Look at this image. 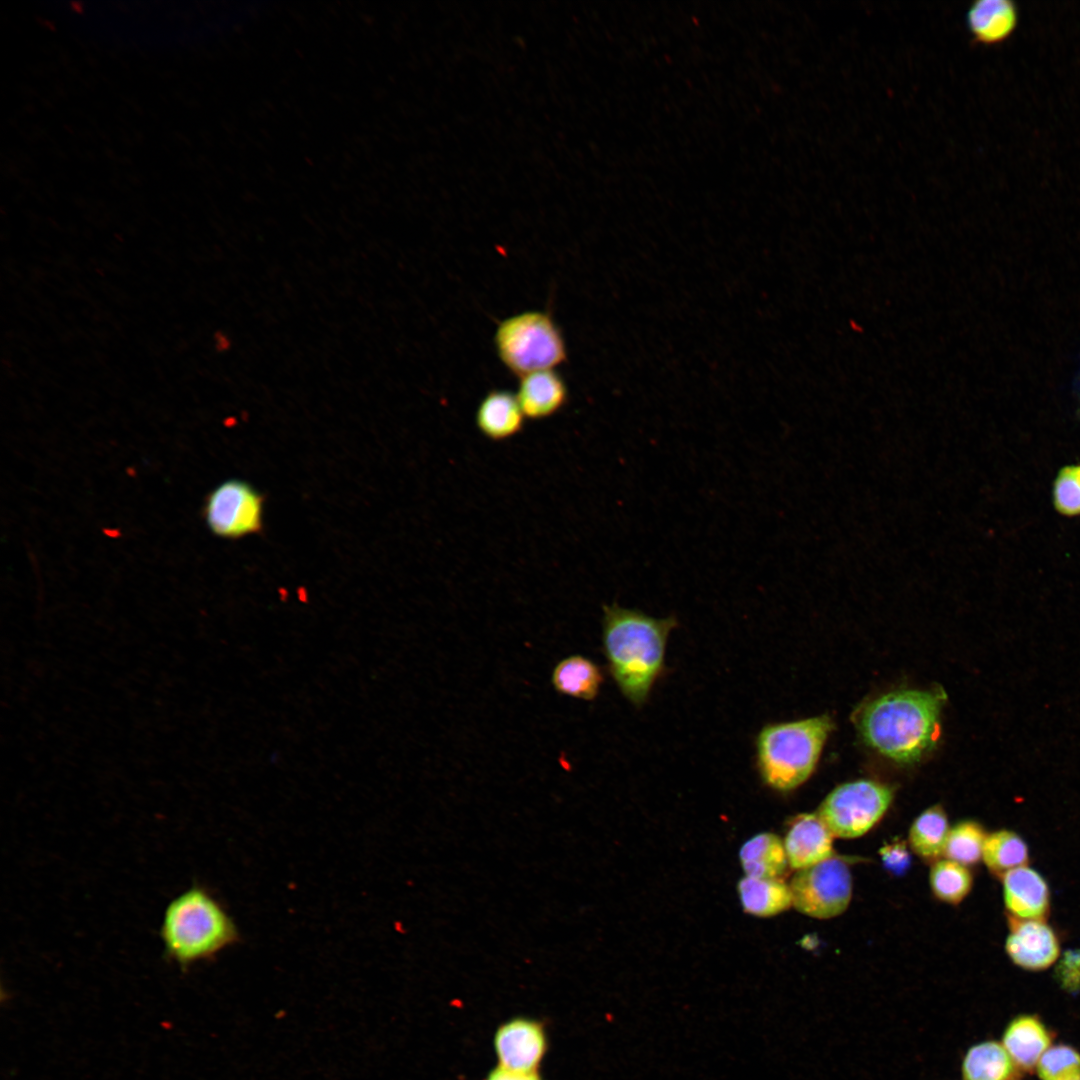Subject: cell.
<instances>
[{
    "label": "cell",
    "instance_id": "obj_1",
    "mask_svg": "<svg viewBox=\"0 0 1080 1080\" xmlns=\"http://www.w3.org/2000/svg\"><path fill=\"white\" fill-rule=\"evenodd\" d=\"M675 616L655 618L616 603L603 606L602 642L609 672L622 695L634 706L644 705L665 668Z\"/></svg>",
    "mask_w": 1080,
    "mask_h": 1080
},
{
    "label": "cell",
    "instance_id": "obj_2",
    "mask_svg": "<svg viewBox=\"0 0 1080 1080\" xmlns=\"http://www.w3.org/2000/svg\"><path fill=\"white\" fill-rule=\"evenodd\" d=\"M944 695L898 690L868 703L858 718L859 730L872 748L900 763L919 761L936 744Z\"/></svg>",
    "mask_w": 1080,
    "mask_h": 1080
},
{
    "label": "cell",
    "instance_id": "obj_3",
    "mask_svg": "<svg viewBox=\"0 0 1080 1080\" xmlns=\"http://www.w3.org/2000/svg\"><path fill=\"white\" fill-rule=\"evenodd\" d=\"M159 934L165 958L182 970L214 959L239 941L229 913L201 885H192L167 904Z\"/></svg>",
    "mask_w": 1080,
    "mask_h": 1080
},
{
    "label": "cell",
    "instance_id": "obj_4",
    "mask_svg": "<svg viewBox=\"0 0 1080 1080\" xmlns=\"http://www.w3.org/2000/svg\"><path fill=\"white\" fill-rule=\"evenodd\" d=\"M832 729L827 716L763 726L755 739L756 767L768 787L787 792L813 773Z\"/></svg>",
    "mask_w": 1080,
    "mask_h": 1080
},
{
    "label": "cell",
    "instance_id": "obj_5",
    "mask_svg": "<svg viewBox=\"0 0 1080 1080\" xmlns=\"http://www.w3.org/2000/svg\"><path fill=\"white\" fill-rule=\"evenodd\" d=\"M494 346L505 368L518 378L564 364L568 350L563 332L550 312L530 310L502 320Z\"/></svg>",
    "mask_w": 1080,
    "mask_h": 1080
},
{
    "label": "cell",
    "instance_id": "obj_6",
    "mask_svg": "<svg viewBox=\"0 0 1080 1080\" xmlns=\"http://www.w3.org/2000/svg\"><path fill=\"white\" fill-rule=\"evenodd\" d=\"M891 789L871 780L844 783L831 791L816 814L834 838L853 839L869 832L885 815Z\"/></svg>",
    "mask_w": 1080,
    "mask_h": 1080
},
{
    "label": "cell",
    "instance_id": "obj_7",
    "mask_svg": "<svg viewBox=\"0 0 1080 1080\" xmlns=\"http://www.w3.org/2000/svg\"><path fill=\"white\" fill-rule=\"evenodd\" d=\"M793 906L815 919H831L848 908L853 891L847 861L832 856L820 863L797 870L790 884Z\"/></svg>",
    "mask_w": 1080,
    "mask_h": 1080
},
{
    "label": "cell",
    "instance_id": "obj_8",
    "mask_svg": "<svg viewBox=\"0 0 1080 1080\" xmlns=\"http://www.w3.org/2000/svg\"><path fill=\"white\" fill-rule=\"evenodd\" d=\"M264 495L241 479H228L207 496L204 518L217 537L236 540L263 529Z\"/></svg>",
    "mask_w": 1080,
    "mask_h": 1080
},
{
    "label": "cell",
    "instance_id": "obj_9",
    "mask_svg": "<svg viewBox=\"0 0 1080 1080\" xmlns=\"http://www.w3.org/2000/svg\"><path fill=\"white\" fill-rule=\"evenodd\" d=\"M493 1044L499 1066L524 1072L538 1071L548 1048L544 1025L527 1017L501 1024Z\"/></svg>",
    "mask_w": 1080,
    "mask_h": 1080
},
{
    "label": "cell",
    "instance_id": "obj_10",
    "mask_svg": "<svg viewBox=\"0 0 1080 1080\" xmlns=\"http://www.w3.org/2000/svg\"><path fill=\"white\" fill-rule=\"evenodd\" d=\"M1009 934L1006 952L1019 967L1043 970L1059 956L1058 937L1045 920L1020 919L1008 916Z\"/></svg>",
    "mask_w": 1080,
    "mask_h": 1080
},
{
    "label": "cell",
    "instance_id": "obj_11",
    "mask_svg": "<svg viewBox=\"0 0 1080 1080\" xmlns=\"http://www.w3.org/2000/svg\"><path fill=\"white\" fill-rule=\"evenodd\" d=\"M833 839L816 812L797 815L783 840L789 866L800 870L831 858Z\"/></svg>",
    "mask_w": 1080,
    "mask_h": 1080
},
{
    "label": "cell",
    "instance_id": "obj_12",
    "mask_svg": "<svg viewBox=\"0 0 1080 1080\" xmlns=\"http://www.w3.org/2000/svg\"><path fill=\"white\" fill-rule=\"evenodd\" d=\"M516 396L525 417L539 421L560 412L569 392L563 376L556 369H546L520 377Z\"/></svg>",
    "mask_w": 1080,
    "mask_h": 1080
},
{
    "label": "cell",
    "instance_id": "obj_13",
    "mask_svg": "<svg viewBox=\"0 0 1080 1080\" xmlns=\"http://www.w3.org/2000/svg\"><path fill=\"white\" fill-rule=\"evenodd\" d=\"M1001 879L1009 915L1020 919H1046L1050 893L1046 881L1038 872L1023 866L1009 871Z\"/></svg>",
    "mask_w": 1080,
    "mask_h": 1080
},
{
    "label": "cell",
    "instance_id": "obj_14",
    "mask_svg": "<svg viewBox=\"0 0 1080 1080\" xmlns=\"http://www.w3.org/2000/svg\"><path fill=\"white\" fill-rule=\"evenodd\" d=\"M525 419L516 393L505 389L488 391L475 413L479 432L495 442L511 439L522 432Z\"/></svg>",
    "mask_w": 1080,
    "mask_h": 1080
},
{
    "label": "cell",
    "instance_id": "obj_15",
    "mask_svg": "<svg viewBox=\"0 0 1080 1080\" xmlns=\"http://www.w3.org/2000/svg\"><path fill=\"white\" fill-rule=\"evenodd\" d=\"M1018 8L1011 0L974 1L966 12V24L974 42L997 45L1015 31Z\"/></svg>",
    "mask_w": 1080,
    "mask_h": 1080
},
{
    "label": "cell",
    "instance_id": "obj_16",
    "mask_svg": "<svg viewBox=\"0 0 1080 1080\" xmlns=\"http://www.w3.org/2000/svg\"><path fill=\"white\" fill-rule=\"evenodd\" d=\"M1050 1043L1051 1038L1044 1024L1029 1015L1019 1016L1011 1021L1002 1039V1045L1015 1066L1024 1071L1037 1067Z\"/></svg>",
    "mask_w": 1080,
    "mask_h": 1080
},
{
    "label": "cell",
    "instance_id": "obj_17",
    "mask_svg": "<svg viewBox=\"0 0 1080 1080\" xmlns=\"http://www.w3.org/2000/svg\"><path fill=\"white\" fill-rule=\"evenodd\" d=\"M604 676L591 659L576 654L559 661L552 671L551 682L562 695L592 701L600 690Z\"/></svg>",
    "mask_w": 1080,
    "mask_h": 1080
},
{
    "label": "cell",
    "instance_id": "obj_18",
    "mask_svg": "<svg viewBox=\"0 0 1080 1080\" xmlns=\"http://www.w3.org/2000/svg\"><path fill=\"white\" fill-rule=\"evenodd\" d=\"M745 876L776 879L789 866L783 840L771 832L759 833L747 840L739 851Z\"/></svg>",
    "mask_w": 1080,
    "mask_h": 1080
},
{
    "label": "cell",
    "instance_id": "obj_19",
    "mask_svg": "<svg viewBox=\"0 0 1080 1080\" xmlns=\"http://www.w3.org/2000/svg\"><path fill=\"white\" fill-rule=\"evenodd\" d=\"M737 890L743 910L758 917L777 915L793 905L790 886L781 878L745 876L738 882Z\"/></svg>",
    "mask_w": 1080,
    "mask_h": 1080
},
{
    "label": "cell",
    "instance_id": "obj_20",
    "mask_svg": "<svg viewBox=\"0 0 1080 1080\" xmlns=\"http://www.w3.org/2000/svg\"><path fill=\"white\" fill-rule=\"evenodd\" d=\"M950 825L945 810L934 805L920 813L908 831L910 849L924 861L934 863L943 858Z\"/></svg>",
    "mask_w": 1080,
    "mask_h": 1080
},
{
    "label": "cell",
    "instance_id": "obj_21",
    "mask_svg": "<svg viewBox=\"0 0 1080 1080\" xmlns=\"http://www.w3.org/2000/svg\"><path fill=\"white\" fill-rule=\"evenodd\" d=\"M1015 1064L1002 1044L985 1041L972 1046L962 1061L963 1080H1010Z\"/></svg>",
    "mask_w": 1080,
    "mask_h": 1080
},
{
    "label": "cell",
    "instance_id": "obj_22",
    "mask_svg": "<svg viewBox=\"0 0 1080 1080\" xmlns=\"http://www.w3.org/2000/svg\"><path fill=\"white\" fill-rule=\"evenodd\" d=\"M982 859L992 874L1002 878L1009 871L1027 865L1028 847L1017 833L998 830L987 834Z\"/></svg>",
    "mask_w": 1080,
    "mask_h": 1080
},
{
    "label": "cell",
    "instance_id": "obj_23",
    "mask_svg": "<svg viewBox=\"0 0 1080 1080\" xmlns=\"http://www.w3.org/2000/svg\"><path fill=\"white\" fill-rule=\"evenodd\" d=\"M929 885L938 900L946 904L958 905L970 893L973 876L967 866L941 858L932 863Z\"/></svg>",
    "mask_w": 1080,
    "mask_h": 1080
},
{
    "label": "cell",
    "instance_id": "obj_24",
    "mask_svg": "<svg viewBox=\"0 0 1080 1080\" xmlns=\"http://www.w3.org/2000/svg\"><path fill=\"white\" fill-rule=\"evenodd\" d=\"M987 834L983 826L974 820H963L950 827L943 858L972 866L982 859Z\"/></svg>",
    "mask_w": 1080,
    "mask_h": 1080
},
{
    "label": "cell",
    "instance_id": "obj_25",
    "mask_svg": "<svg viewBox=\"0 0 1080 1080\" xmlns=\"http://www.w3.org/2000/svg\"><path fill=\"white\" fill-rule=\"evenodd\" d=\"M1041 1080H1080V1054L1067 1045L1048 1048L1037 1064Z\"/></svg>",
    "mask_w": 1080,
    "mask_h": 1080
},
{
    "label": "cell",
    "instance_id": "obj_26",
    "mask_svg": "<svg viewBox=\"0 0 1080 1080\" xmlns=\"http://www.w3.org/2000/svg\"><path fill=\"white\" fill-rule=\"evenodd\" d=\"M1053 504L1062 515L1080 514V465L1063 467L1053 484Z\"/></svg>",
    "mask_w": 1080,
    "mask_h": 1080
},
{
    "label": "cell",
    "instance_id": "obj_27",
    "mask_svg": "<svg viewBox=\"0 0 1080 1080\" xmlns=\"http://www.w3.org/2000/svg\"><path fill=\"white\" fill-rule=\"evenodd\" d=\"M879 854L886 870L894 875H902L910 867L911 855L903 840H893L884 844Z\"/></svg>",
    "mask_w": 1080,
    "mask_h": 1080
},
{
    "label": "cell",
    "instance_id": "obj_28",
    "mask_svg": "<svg viewBox=\"0 0 1080 1080\" xmlns=\"http://www.w3.org/2000/svg\"><path fill=\"white\" fill-rule=\"evenodd\" d=\"M1056 977L1064 989L1077 991L1080 989V949L1067 950L1059 961Z\"/></svg>",
    "mask_w": 1080,
    "mask_h": 1080
},
{
    "label": "cell",
    "instance_id": "obj_29",
    "mask_svg": "<svg viewBox=\"0 0 1080 1080\" xmlns=\"http://www.w3.org/2000/svg\"><path fill=\"white\" fill-rule=\"evenodd\" d=\"M486 1080H542V1078L538 1071H516L498 1065L489 1072Z\"/></svg>",
    "mask_w": 1080,
    "mask_h": 1080
},
{
    "label": "cell",
    "instance_id": "obj_30",
    "mask_svg": "<svg viewBox=\"0 0 1080 1080\" xmlns=\"http://www.w3.org/2000/svg\"><path fill=\"white\" fill-rule=\"evenodd\" d=\"M1075 393H1076V397H1077V401H1078V412H1079V415H1080V372H1079V375L1076 378Z\"/></svg>",
    "mask_w": 1080,
    "mask_h": 1080
}]
</instances>
